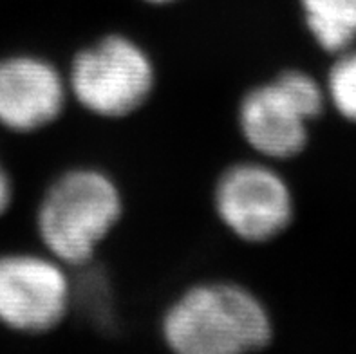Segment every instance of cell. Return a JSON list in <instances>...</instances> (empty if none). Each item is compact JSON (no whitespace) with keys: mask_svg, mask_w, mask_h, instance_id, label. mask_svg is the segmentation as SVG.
<instances>
[{"mask_svg":"<svg viewBox=\"0 0 356 354\" xmlns=\"http://www.w3.org/2000/svg\"><path fill=\"white\" fill-rule=\"evenodd\" d=\"M159 338L177 354H248L273 344L275 322L248 286L210 278L172 298L159 319Z\"/></svg>","mask_w":356,"mask_h":354,"instance_id":"obj_1","label":"cell"},{"mask_svg":"<svg viewBox=\"0 0 356 354\" xmlns=\"http://www.w3.org/2000/svg\"><path fill=\"white\" fill-rule=\"evenodd\" d=\"M125 216V195L113 174L95 165L60 172L35 214L42 250L71 268H89Z\"/></svg>","mask_w":356,"mask_h":354,"instance_id":"obj_2","label":"cell"},{"mask_svg":"<svg viewBox=\"0 0 356 354\" xmlns=\"http://www.w3.org/2000/svg\"><path fill=\"white\" fill-rule=\"evenodd\" d=\"M71 102L99 120H125L140 113L158 87L150 51L127 33H107L72 54L65 69Z\"/></svg>","mask_w":356,"mask_h":354,"instance_id":"obj_3","label":"cell"},{"mask_svg":"<svg viewBox=\"0 0 356 354\" xmlns=\"http://www.w3.org/2000/svg\"><path fill=\"white\" fill-rule=\"evenodd\" d=\"M212 207L232 237L253 246L282 237L297 211L293 188L279 165L255 156L230 163L219 172Z\"/></svg>","mask_w":356,"mask_h":354,"instance_id":"obj_4","label":"cell"},{"mask_svg":"<svg viewBox=\"0 0 356 354\" xmlns=\"http://www.w3.org/2000/svg\"><path fill=\"white\" fill-rule=\"evenodd\" d=\"M76 300L72 269L47 251L0 255V323L20 335H47L69 319Z\"/></svg>","mask_w":356,"mask_h":354,"instance_id":"obj_5","label":"cell"},{"mask_svg":"<svg viewBox=\"0 0 356 354\" xmlns=\"http://www.w3.org/2000/svg\"><path fill=\"white\" fill-rule=\"evenodd\" d=\"M69 96L65 71L35 53L0 58V125L15 134H35L63 116Z\"/></svg>","mask_w":356,"mask_h":354,"instance_id":"obj_6","label":"cell"},{"mask_svg":"<svg viewBox=\"0 0 356 354\" xmlns=\"http://www.w3.org/2000/svg\"><path fill=\"white\" fill-rule=\"evenodd\" d=\"M313 123L275 78L255 83L241 95L235 125L255 157L286 163L306 150Z\"/></svg>","mask_w":356,"mask_h":354,"instance_id":"obj_7","label":"cell"},{"mask_svg":"<svg viewBox=\"0 0 356 354\" xmlns=\"http://www.w3.org/2000/svg\"><path fill=\"white\" fill-rule=\"evenodd\" d=\"M307 33L322 51L339 54L356 42V0H298Z\"/></svg>","mask_w":356,"mask_h":354,"instance_id":"obj_8","label":"cell"},{"mask_svg":"<svg viewBox=\"0 0 356 354\" xmlns=\"http://www.w3.org/2000/svg\"><path fill=\"white\" fill-rule=\"evenodd\" d=\"M327 102L342 118L356 123V49L337 54L325 81Z\"/></svg>","mask_w":356,"mask_h":354,"instance_id":"obj_9","label":"cell"},{"mask_svg":"<svg viewBox=\"0 0 356 354\" xmlns=\"http://www.w3.org/2000/svg\"><path fill=\"white\" fill-rule=\"evenodd\" d=\"M13 198H15L13 181H11V175H9L4 163L0 161V217L4 216L6 211L11 208V204H13Z\"/></svg>","mask_w":356,"mask_h":354,"instance_id":"obj_10","label":"cell"},{"mask_svg":"<svg viewBox=\"0 0 356 354\" xmlns=\"http://www.w3.org/2000/svg\"><path fill=\"white\" fill-rule=\"evenodd\" d=\"M145 4H150V6H170V4H176L179 0H143Z\"/></svg>","mask_w":356,"mask_h":354,"instance_id":"obj_11","label":"cell"}]
</instances>
